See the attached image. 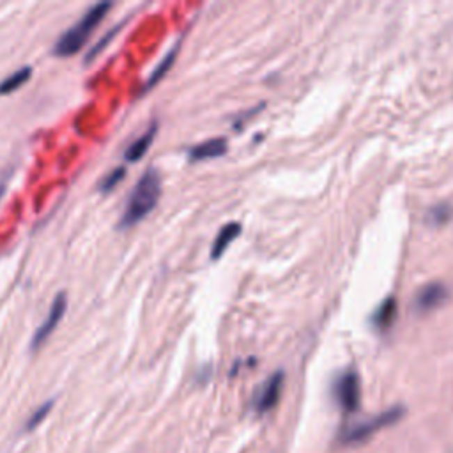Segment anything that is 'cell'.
<instances>
[{
    "instance_id": "obj_11",
    "label": "cell",
    "mask_w": 453,
    "mask_h": 453,
    "mask_svg": "<svg viewBox=\"0 0 453 453\" xmlns=\"http://www.w3.org/2000/svg\"><path fill=\"white\" fill-rule=\"evenodd\" d=\"M239 234H241V223H237V221H229V223H225L223 227L218 230L216 237H214L213 246H211V257H213V259L221 257V253L229 248L230 243H232Z\"/></svg>"
},
{
    "instance_id": "obj_17",
    "label": "cell",
    "mask_w": 453,
    "mask_h": 453,
    "mask_svg": "<svg viewBox=\"0 0 453 453\" xmlns=\"http://www.w3.org/2000/svg\"><path fill=\"white\" fill-rule=\"evenodd\" d=\"M453 214V209L448 204H438L432 209H429V220L432 223H446L450 216Z\"/></svg>"
},
{
    "instance_id": "obj_8",
    "label": "cell",
    "mask_w": 453,
    "mask_h": 453,
    "mask_svg": "<svg viewBox=\"0 0 453 453\" xmlns=\"http://www.w3.org/2000/svg\"><path fill=\"white\" fill-rule=\"evenodd\" d=\"M227 151V138L223 136H216V138L204 140V142L197 143L188 151V158L191 161H204V159H213L221 156Z\"/></svg>"
},
{
    "instance_id": "obj_7",
    "label": "cell",
    "mask_w": 453,
    "mask_h": 453,
    "mask_svg": "<svg viewBox=\"0 0 453 453\" xmlns=\"http://www.w3.org/2000/svg\"><path fill=\"white\" fill-rule=\"evenodd\" d=\"M448 298V287L443 282H429L416 292L415 306L420 312H429L438 308Z\"/></svg>"
},
{
    "instance_id": "obj_18",
    "label": "cell",
    "mask_w": 453,
    "mask_h": 453,
    "mask_svg": "<svg viewBox=\"0 0 453 453\" xmlns=\"http://www.w3.org/2000/svg\"><path fill=\"white\" fill-rule=\"evenodd\" d=\"M2 193H4V186H0V197H2Z\"/></svg>"
},
{
    "instance_id": "obj_16",
    "label": "cell",
    "mask_w": 453,
    "mask_h": 453,
    "mask_svg": "<svg viewBox=\"0 0 453 453\" xmlns=\"http://www.w3.org/2000/svg\"><path fill=\"white\" fill-rule=\"evenodd\" d=\"M51 407H54V400H48V402H45L43 406H39L38 409L34 411V415H32L31 418L27 420V423H25V432H29V430H34L35 427L41 425V423H43V420L48 416V413L51 411Z\"/></svg>"
},
{
    "instance_id": "obj_10",
    "label": "cell",
    "mask_w": 453,
    "mask_h": 453,
    "mask_svg": "<svg viewBox=\"0 0 453 453\" xmlns=\"http://www.w3.org/2000/svg\"><path fill=\"white\" fill-rule=\"evenodd\" d=\"M397 317V299L393 296H386L383 301L377 305V308L372 314V324L379 331L391 328L393 321Z\"/></svg>"
},
{
    "instance_id": "obj_2",
    "label": "cell",
    "mask_w": 453,
    "mask_h": 453,
    "mask_svg": "<svg viewBox=\"0 0 453 453\" xmlns=\"http://www.w3.org/2000/svg\"><path fill=\"white\" fill-rule=\"evenodd\" d=\"M112 9V2H97L87 13H84L80 19L73 27L67 29L61 38L57 39V43L54 47V54L58 57H71V55L78 54L87 43V39L94 32V29L105 19L106 13Z\"/></svg>"
},
{
    "instance_id": "obj_14",
    "label": "cell",
    "mask_w": 453,
    "mask_h": 453,
    "mask_svg": "<svg viewBox=\"0 0 453 453\" xmlns=\"http://www.w3.org/2000/svg\"><path fill=\"white\" fill-rule=\"evenodd\" d=\"M125 175H126L125 167H117V168H113L112 172H109V174L101 179V182H100L101 193H109V191H112L113 188H116L117 184L122 181V179H125Z\"/></svg>"
},
{
    "instance_id": "obj_5",
    "label": "cell",
    "mask_w": 453,
    "mask_h": 453,
    "mask_svg": "<svg viewBox=\"0 0 453 453\" xmlns=\"http://www.w3.org/2000/svg\"><path fill=\"white\" fill-rule=\"evenodd\" d=\"M400 416H402V409H400V407H395V409L386 411V413H383V415L376 416V418L372 420H368V422L358 423V425H354L353 429L345 430L344 443L365 441V439H367L368 436H372L376 430L391 425V423H395Z\"/></svg>"
},
{
    "instance_id": "obj_15",
    "label": "cell",
    "mask_w": 453,
    "mask_h": 453,
    "mask_svg": "<svg viewBox=\"0 0 453 453\" xmlns=\"http://www.w3.org/2000/svg\"><path fill=\"white\" fill-rule=\"evenodd\" d=\"M122 25H125V22H122V24H119V25H116V27H113V29H112V31H110V32H106V34H105V35H103V38H101V39H100V43H97V45H96V47H94V48H93V50H90V51H89V54H87L86 63H93L94 58H96V57H97V55H100V54H101V51H103V50H105V48H106V47H109V45H110V41H112V39H113V38H116V35H117V34H119V32H120V29H122Z\"/></svg>"
},
{
    "instance_id": "obj_1",
    "label": "cell",
    "mask_w": 453,
    "mask_h": 453,
    "mask_svg": "<svg viewBox=\"0 0 453 453\" xmlns=\"http://www.w3.org/2000/svg\"><path fill=\"white\" fill-rule=\"evenodd\" d=\"M159 197H161V175L158 168L149 167L140 175L129 193L122 216L119 220V229H132L133 225L142 221L154 209Z\"/></svg>"
},
{
    "instance_id": "obj_9",
    "label": "cell",
    "mask_w": 453,
    "mask_h": 453,
    "mask_svg": "<svg viewBox=\"0 0 453 453\" xmlns=\"http://www.w3.org/2000/svg\"><path fill=\"white\" fill-rule=\"evenodd\" d=\"M156 133H158V122L152 120L151 126H149V128L138 136V138H135L132 143H129V148L125 151L126 161L135 163L138 161V159H142L143 156H145V152L149 151V148L152 145V142H154Z\"/></svg>"
},
{
    "instance_id": "obj_13",
    "label": "cell",
    "mask_w": 453,
    "mask_h": 453,
    "mask_svg": "<svg viewBox=\"0 0 453 453\" xmlns=\"http://www.w3.org/2000/svg\"><path fill=\"white\" fill-rule=\"evenodd\" d=\"M32 77V67L31 66H24L19 67V70H16L15 73L9 74L6 80L0 81V94H11L15 93L16 89H19V87L24 86L25 81L31 80Z\"/></svg>"
},
{
    "instance_id": "obj_3",
    "label": "cell",
    "mask_w": 453,
    "mask_h": 453,
    "mask_svg": "<svg viewBox=\"0 0 453 453\" xmlns=\"http://www.w3.org/2000/svg\"><path fill=\"white\" fill-rule=\"evenodd\" d=\"M335 399L345 413H353L358 409L361 400V386L360 377L354 370H345L335 381Z\"/></svg>"
},
{
    "instance_id": "obj_4",
    "label": "cell",
    "mask_w": 453,
    "mask_h": 453,
    "mask_svg": "<svg viewBox=\"0 0 453 453\" xmlns=\"http://www.w3.org/2000/svg\"><path fill=\"white\" fill-rule=\"evenodd\" d=\"M66 306H67L66 294H64V292H58V294L55 296L54 303H51L50 310H48L47 319L41 322V326L38 328V331L34 333V337H32V342H31L32 351H38V349L41 347L45 342H47V338L54 333L55 328L61 324L64 314H66Z\"/></svg>"
},
{
    "instance_id": "obj_6",
    "label": "cell",
    "mask_w": 453,
    "mask_h": 453,
    "mask_svg": "<svg viewBox=\"0 0 453 453\" xmlns=\"http://www.w3.org/2000/svg\"><path fill=\"white\" fill-rule=\"evenodd\" d=\"M283 388V372H275L273 376L267 377L264 381L262 386L257 391L255 399H253V406H255L257 413H267L278 404L280 395H282Z\"/></svg>"
},
{
    "instance_id": "obj_12",
    "label": "cell",
    "mask_w": 453,
    "mask_h": 453,
    "mask_svg": "<svg viewBox=\"0 0 453 453\" xmlns=\"http://www.w3.org/2000/svg\"><path fill=\"white\" fill-rule=\"evenodd\" d=\"M177 51H179V45H175V47L172 48V50L167 51V55H165V57H163L161 61L158 63V66H156L154 70H152L151 77H149V80L145 81V87H143L142 93L152 89V87H154L156 84H158V81L161 80V78L165 77V74H167L168 71H170L172 64L175 63V55H177Z\"/></svg>"
}]
</instances>
